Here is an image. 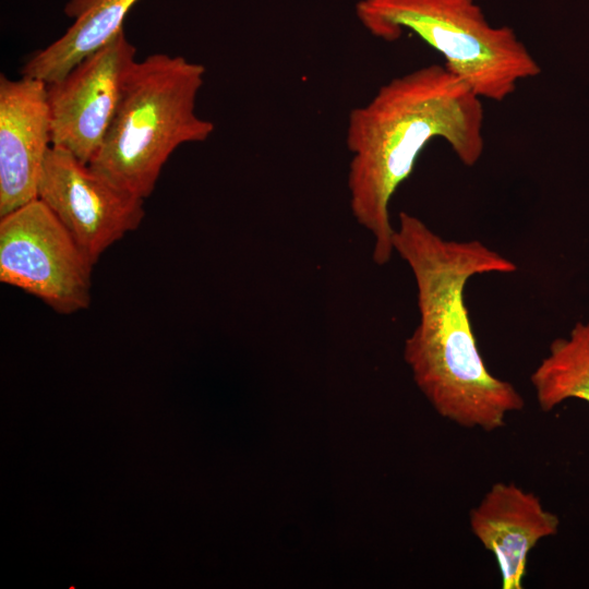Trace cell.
I'll use <instances>...</instances> for the list:
<instances>
[{
    "instance_id": "cell-1",
    "label": "cell",
    "mask_w": 589,
    "mask_h": 589,
    "mask_svg": "<svg viewBox=\"0 0 589 589\" xmlns=\"http://www.w3.org/2000/svg\"><path fill=\"white\" fill-rule=\"evenodd\" d=\"M394 251L409 266L419 320L404 358L413 381L443 418L466 429L492 432L525 407L515 386L485 366L465 303L477 275L510 274L517 265L479 240H448L423 220L400 212Z\"/></svg>"
},
{
    "instance_id": "cell-2",
    "label": "cell",
    "mask_w": 589,
    "mask_h": 589,
    "mask_svg": "<svg viewBox=\"0 0 589 589\" xmlns=\"http://www.w3.org/2000/svg\"><path fill=\"white\" fill-rule=\"evenodd\" d=\"M482 99L444 64L423 65L383 84L348 118L347 187L353 218L373 239L372 260H392L395 227L389 205L434 139L472 167L484 151Z\"/></svg>"
},
{
    "instance_id": "cell-3",
    "label": "cell",
    "mask_w": 589,
    "mask_h": 589,
    "mask_svg": "<svg viewBox=\"0 0 589 589\" xmlns=\"http://www.w3.org/2000/svg\"><path fill=\"white\" fill-rule=\"evenodd\" d=\"M205 72L182 56L136 61L89 167L124 192L148 197L170 155L182 144L206 141L215 129L195 112Z\"/></svg>"
},
{
    "instance_id": "cell-4",
    "label": "cell",
    "mask_w": 589,
    "mask_h": 589,
    "mask_svg": "<svg viewBox=\"0 0 589 589\" xmlns=\"http://www.w3.org/2000/svg\"><path fill=\"white\" fill-rule=\"evenodd\" d=\"M356 15L382 40L416 34L482 100L503 101L541 73L515 31L493 26L476 0H361Z\"/></svg>"
},
{
    "instance_id": "cell-5",
    "label": "cell",
    "mask_w": 589,
    "mask_h": 589,
    "mask_svg": "<svg viewBox=\"0 0 589 589\" xmlns=\"http://www.w3.org/2000/svg\"><path fill=\"white\" fill-rule=\"evenodd\" d=\"M93 263L39 199L0 217V281L57 313L91 304Z\"/></svg>"
},
{
    "instance_id": "cell-6",
    "label": "cell",
    "mask_w": 589,
    "mask_h": 589,
    "mask_svg": "<svg viewBox=\"0 0 589 589\" xmlns=\"http://www.w3.org/2000/svg\"><path fill=\"white\" fill-rule=\"evenodd\" d=\"M39 199L95 264L107 248L135 230L144 200L117 188L70 152L51 145L37 184Z\"/></svg>"
},
{
    "instance_id": "cell-7",
    "label": "cell",
    "mask_w": 589,
    "mask_h": 589,
    "mask_svg": "<svg viewBox=\"0 0 589 589\" xmlns=\"http://www.w3.org/2000/svg\"><path fill=\"white\" fill-rule=\"evenodd\" d=\"M123 29L62 79L47 84L51 142L84 164L99 149L137 61Z\"/></svg>"
},
{
    "instance_id": "cell-8",
    "label": "cell",
    "mask_w": 589,
    "mask_h": 589,
    "mask_svg": "<svg viewBox=\"0 0 589 589\" xmlns=\"http://www.w3.org/2000/svg\"><path fill=\"white\" fill-rule=\"evenodd\" d=\"M52 145L47 84L0 76V217L37 199V184Z\"/></svg>"
},
{
    "instance_id": "cell-9",
    "label": "cell",
    "mask_w": 589,
    "mask_h": 589,
    "mask_svg": "<svg viewBox=\"0 0 589 589\" xmlns=\"http://www.w3.org/2000/svg\"><path fill=\"white\" fill-rule=\"evenodd\" d=\"M469 526L495 557L502 588L522 589L528 554L540 540L557 533L560 519L532 492L497 482L470 510Z\"/></svg>"
},
{
    "instance_id": "cell-10",
    "label": "cell",
    "mask_w": 589,
    "mask_h": 589,
    "mask_svg": "<svg viewBox=\"0 0 589 589\" xmlns=\"http://www.w3.org/2000/svg\"><path fill=\"white\" fill-rule=\"evenodd\" d=\"M137 0H70L64 13L73 19L67 32L24 64L22 75L46 84L62 79L88 55L123 29V21Z\"/></svg>"
},
{
    "instance_id": "cell-11",
    "label": "cell",
    "mask_w": 589,
    "mask_h": 589,
    "mask_svg": "<svg viewBox=\"0 0 589 589\" xmlns=\"http://www.w3.org/2000/svg\"><path fill=\"white\" fill-rule=\"evenodd\" d=\"M544 412L568 399L589 404V322H577L566 337L554 339L530 376Z\"/></svg>"
}]
</instances>
